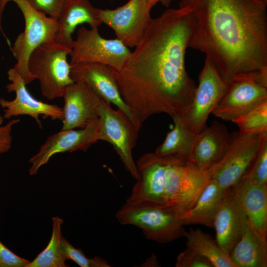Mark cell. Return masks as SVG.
I'll list each match as a JSON object with an SVG mask.
<instances>
[{
	"label": "cell",
	"instance_id": "ac0fdd59",
	"mask_svg": "<svg viewBox=\"0 0 267 267\" xmlns=\"http://www.w3.org/2000/svg\"><path fill=\"white\" fill-rule=\"evenodd\" d=\"M246 219L233 187L226 189L215 216L213 228L216 230V240L229 257L240 237Z\"/></svg>",
	"mask_w": 267,
	"mask_h": 267
},
{
	"label": "cell",
	"instance_id": "836d02e7",
	"mask_svg": "<svg viewBox=\"0 0 267 267\" xmlns=\"http://www.w3.org/2000/svg\"><path fill=\"white\" fill-rule=\"evenodd\" d=\"M153 6L157 3L160 2L163 6L169 7L173 0H147Z\"/></svg>",
	"mask_w": 267,
	"mask_h": 267
},
{
	"label": "cell",
	"instance_id": "d6a6232c",
	"mask_svg": "<svg viewBox=\"0 0 267 267\" xmlns=\"http://www.w3.org/2000/svg\"><path fill=\"white\" fill-rule=\"evenodd\" d=\"M19 121L18 119H13L0 127V154L6 152L10 149L12 141V128Z\"/></svg>",
	"mask_w": 267,
	"mask_h": 267
},
{
	"label": "cell",
	"instance_id": "d6986e66",
	"mask_svg": "<svg viewBox=\"0 0 267 267\" xmlns=\"http://www.w3.org/2000/svg\"><path fill=\"white\" fill-rule=\"evenodd\" d=\"M230 138L223 124L213 121L197 134L190 160L200 169L209 170L223 157Z\"/></svg>",
	"mask_w": 267,
	"mask_h": 267
},
{
	"label": "cell",
	"instance_id": "52a82bcc",
	"mask_svg": "<svg viewBox=\"0 0 267 267\" xmlns=\"http://www.w3.org/2000/svg\"><path fill=\"white\" fill-rule=\"evenodd\" d=\"M98 140L110 143L119 156L125 169L136 180L140 175L132 150L136 145L139 130L129 117L118 108L101 99L99 106Z\"/></svg>",
	"mask_w": 267,
	"mask_h": 267
},
{
	"label": "cell",
	"instance_id": "4fadbf2b",
	"mask_svg": "<svg viewBox=\"0 0 267 267\" xmlns=\"http://www.w3.org/2000/svg\"><path fill=\"white\" fill-rule=\"evenodd\" d=\"M98 118L84 128L61 130L47 137L39 151L29 160V175H35L54 155L77 150L86 151L98 140Z\"/></svg>",
	"mask_w": 267,
	"mask_h": 267
},
{
	"label": "cell",
	"instance_id": "484cf974",
	"mask_svg": "<svg viewBox=\"0 0 267 267\" xmlns=\"http://www.w3.org/2000/svg\"><path fill=\"white\" fill-rule=\"evenodd\" d=\"M63 220L58 216L52 218V233L46 248L25 267H67L61 249Z\"/></svg>",
	"mask_w": 267,
	"mask_h": 267
},
{
	"label": "cell",
	"instance_id": "d4e9b609",
	"mask_svg": "<svg viewBox=\"0 0 267 267\" xmlns=\"http://www.w3.org/2000/svg\"><path fill=\"white\" fill-rule=\"evenodd\" d=\"M186 247L207 259L213 267H237L221 249L216 240L199 228L185 231Z\"/></svg>",
	"mask_w": 267,
	"mask_h": 267
},
{
	"label": "cell",
	"instance_id": "e575fe53",
	"mask_svg": "<svg viewBox=\"0 0 267 267\" xmlns=\"http://www.w3.org/2000/svg\"><path fill=\"white\" fill-rule=\"evenodd\" d=\"M3 121V117L0 114V127L2 125Z\"/></svg>",
	"mask_w": 267,
	"mask_h": 267
},
{
	"label": "cell",
	"instance_id": "f546056e",
	"mask_svg": "<svg viewBox=\"0 0 267 267\" xmlns=\"http://www.w3.org/2000/svg\"><path fill=\"white\" fill-rule=\"evenodd\" d=\"M176 267H213L207 259L187 247L177 256Z\"/></svg>",
	"mask_w": 267,
	"mask_h": 267
},
{
	"label": "cell",
	"instance_id": "7402d4cb",
	"mask_svg": "<svg viewBox=\"0 0 267 267\" xmlns=\"http://www.w3.org/2000/svg\"><path fill=\"white\" fill-rule=\"evenodd\" d=\"M233 187L251 225L267 237V184H250L239 181Z\"/></svg>",
	"mask_w": 267,
	"mask_h": 267
},
{
	"label": "cell",
	"instance_id": "e0dca14e",
	"mask_svg": "<svg viewBox=\"0 0 267 267\" xmlns=\"http://www.w3.org/2000/svg\"><path fill=\"white\" fill-rule=\"evenodd\" d=\"M61 130L84 128L98 118L101 98L86 84L74 82L64 89Z\"/></svg>",
	"mask_w": 267,
	"mask_h": 267
},
{
	"label": "cell",
	"instance_id": "6da1fadb",
	"mask_svg": "<svg viewBox=\"0 0 267 267\" xmlns=\"http://www.w3.org/2000/svg\"><path fill=\"white\" fill-rule=\"evenodd\" d=\"M195 21L187 7L166 10L152 18L122 69L112 68L139 130L151 116L164 113L173 119L191 103L196 86L185 58Z\"/></svg>",
	"mask_w": 267,
	"mask_h": 267
},
{
	"label": "cell",
	"instance_id": "7c38bea8",
	"mask_svg": "<svg viewBox=\"0 0 267 267\" xmlns=\"http://www.w3.org/2000/svg\"><path fill=\"white\" fill-rule=\"evenodd\" d=\"M11 82L6 87L8 92H14L15 97L12 100L0 98V106L3 109V118L10 119L20 115H28L34 118L40 128H42L39 116L50 118L53 120H62V108L55 104L47 103L36 99L28 91L26 84L18 72L13 67L7 72Z\"/></svg>",
	"mask_w": 267,
	"mask_h": 267
},
{
	"label": "cell",
	"instance_id": "277c9868",
	"mask_svg": "<svg viewBox=\"0 0 267 267\" xmlns=\"http://www.w3.org/2000/svg\"><path fill=\"white\" fill-rule=\"evenodd\" d=\"M115 216L121 224L141 228L146 239L158 243L174 241L184 236L185 232L182 221L166 206L127 200Z\"/></svg>",
	"mask_w": 267,
	"mask_h": 267
},
{
	"label": "cell",
	"instance_id": "1f68e13d",
	"mask_svg": "<svg viewBox=\"0 0 267 267\" xmlns=\"http://www.w3.org/2000/svg\"><path fill=\"white\" fill-rule=\"evenodd\" d=\"M29 262L15 255L0 241V267H25Z\"/></svg>",
	"mask_w": 267,
	"mask_h": 267
},
{
	"label": "cell",
	"instance_id": "f1b7e54d",
	"mask_svg": "<svg viewBox=\"0 0 267 267\" xmlns=\"http://www.w3.org/2000/svg\"><path fill=\"white\" fill-rule=\"evenodd\" d=\"M239 181L250 184H267V142Z\"/></svg>",
	"mask_w": 267,
	"mask_h": 267
},
{
	"label": "cell",
	"instance_id": "7a4b0ae2",
	"mask_svg": "<svg viewBox=\"0 0 267 267\" xmlns=\"http://www.w3.org/2000/svg\"><path fill=\"white\" fill-rule=\"evenodd\" d=\"M267 3L261 0H181L195 18L188 48L197 50L229 85L250 78L267 86Z\"/></svg>",
	"mask_w": 267,
	"mask_h": 267
},
{
	"label": "cell",
	"instance_id": "d590c367",
	"mask_svg": "<svg viewBox=\"0 0 267 267\" xmlns=\"http://www.w3.org/2000/svg\"><path fill=\"white\" fill-rule=\"evenodd\" d=\"M262 0L263 1L265 2V3H267V0Z\"/></svg>",
	"mask_w": 267,
	"mask_h": 267
},
{
	"label": "cell",
	"instance_id": "ffe728a7",
	"mask_svg": "<svg viewBox=\"0 0 267 267\" xmlns=\"http://www.w3.org/2000/svg\"><path fill=\"white\" fill-rule=\"evenodd\" d=\"M98 9L89 0H67L57 19L55 41L71 46L72 35L78 25L87 23L91 28H98L102 24L98 16Z\"/></svg>",
	"mask_w": 267,
	"mask_h": 267
},
{
	"label": "cell",
	"instance_id": "4316f807",
	"mask_svg": "<svg viewBox=\"0 0 267 267\" xmlns=\"http://www.w3.org/2000/svg\"><path fill=\"white\" fill-rule=\"evenodd\" d=\"M232 122L239 131L247 134L267 133V101L235 119Z\"/></svg>",
	"mask_w": 267,
	"mask_h": 267
},
{
	"label": "cell",
	"instance_id": "2e32d148",
	"mask_svg": "<svg viewBox=\"0 0 267 267\" xmlns=\"http://www.w3.org/2000/svg\"><path fill=\"white\" fill-rule=\"evenodd\" d=\"M71 77L74 82L86 84L109 104L116 105L136 126L133 113L122 97L111 67L96 63L75 64L71 65Z\"/></svg>",
	"mask_w": 267,
	"mask_h": 267
},
{
	"label": "cell",
	"instance_id": "8992f818",
	"mask_svg": "<svg viewBox=\"0 0 267 267\" xmlns=\"http://www.w3.org/2000/svg\"><path fill=\"white\" fill-rule=\"evenodd\" d=\"M212 173L211 169L202 170L190 160L171 158L166 168L165 206L172 208L182 222L211 178Z\"/></svg>",
	"mask_w": 267,
	"mask_h": 267
},
{
	"label": "cell",
	"instance_id": "8fae6325",
	"mask_svg": "<svg viewBox=\"0 0 267 267\" xmlns=\"http://www.w3.org/2000/svg\"><path fill=\"white\" fill-rule=\"evenodd\" d=\"M153 6L147 0H129L115 9H98V16L126 46L135 47L143 39L152 18Z\"/></svg>",
	"mask_w": 267,
	"mask_h": 267
},
{
	"label": "cell",
	"instance_id": "5bb4252c",
	"mask_svg": "<svg viewBox=\"0 0 267 267\" xmlns=\"http://www.w3.org/2000/svg\"><path fill=\"white\" fill-rule=\"evenodd\" d=\"M265 101L267 86L252 78H237L229 83L227 91L212 113L223 120L232 122Z\"/></svg>",
	"mask_w": 267,
	"mask_h": 267
},
{
	"label": "cell",
	"instance_id": "9c48e42d",
	"mask_svg": "<svg viewBox=\"0 0 267 267\" xmlns=\"http://www.w3.org/2000/svg\"><path fill=\"white\" fill-rule=\"evenodd\" d=\"M131 51L118 39H106L98 32V28L81 27L73 40L70 54V65L83 63L104 64L119 71Z\"/></svg>",
	"mask_w": 267,
	"mask_h": 267
},
{
	"label": "cell",
	"instance_id": "83f0119b",
	"mask_svg": "<svg viewBox=\"0 0 267 267\" xmlns=\"http://www.w3.org/2000/svg\"><path fill=\"white\" fill-rule=\"evenodd\" d=\"M61 249L62 256L66 261L72 260L81 267H110L107 261L101 257L88 258L81 249L74 247L63 236L61 240Z\"/></svg>",
	"mask_w": 267,
	"mask_h": 267
},
{
	"label": "cell",
	"instance_id": "ba28073f",
	"mask_svg": "<svg viewBox=\"0 0 267 267\" xmlns=\"http://www.w3.org/2000/svg\"><path fill=\"white\" fill-rule=\"evenodd\" d=\"M267 142V133L255 134L231 133L226 151L222 160L212 168V178L224 189L235 185L247 172Z\"/></svg>",
	"mask_w": 267,
	"mask_h": 267
},
{
	"label": "cell",
	"instance_id": "30bf717a",
	"mask_svg": "<svg viewBox=\"0 0 267 267\" xmlns=\"http://www.w3.org/2000/svg\"><path fill=\"white\" fill-rule=\"evenodd\" d=\"M193 99L180 117L188 130L198 134L207 126L209 115L227 90L228 84L213 64L205 58Z\"/></svg>",
	"mask_w": 267,
	"mask_h": 267
},
{
	"label": "cell",
	"instance_id": "9a60e30c",
	"mask_svg": "<svg viewBox=\"0 0 267 267\" xmlns=\"http://www.w3.org/2000/svg\"><path fill=\"white\" fill-rule=\"evenodd\" d=\"M171 157L146 153L136 161L140 179L132 189L129 201H143L166 205V168Z\"/></svg>",
	"mask_w": 267,
	"mask_h": 267
},
{
	"label": "cell",
	"instance_id": "cb8c5ba5",
	"mask_svg": "<svg viewBox=\"0 0 267 267\" xmlns=\"http://www.w3.org/2000/svg\"><path fill=\"white\" fill-rule=\"evenodd\" d=\"M174 127L156 149L159 156L190 160L197 134L192 133L180 116L173 118Z\"/></svg>",
	"mask_w": 267,
	"mask_h": 267
},
{
	"label": "cell",
	"instance_id": "603a6c76",
	"mask_svg": "<svg viewBox=\"0 0 267 267\" xmlns=\"http://www.w3.org/2000/svg\"><path fill=\"white\" fill-rule=\"evenodd\" d=\"M226 189L211 178L192 208L182 220L184 224L213 227L214 220Z\"/></svg>",
	"mask_w": 267,
	"mask_h": 267
},
{
	"label": "cell",
	"instance_id": "3957f363",
	"mask_svg": "<svg viewBox=\"0 0 267 267\" xmlns=\"http://www.w3.org/2000/svg\"><path fill=\"white\" fill-rule=\"evenodd\" d=\"M14 2L21 11L25 23L24 30L15 40L10 49L17 62L13 68L26 84L36 79L29 72L28 60L32 51L39 45L55 41L58 28L57 20L35 9L27 0H0V30L3 35L1 20L6 4Z\"/></svg>",
	"mask_w": 267,
	"mask_h": 267
},
{
	"label": "cell",
	"instance_id": "4dcf8cb0",
	"mask_svg": "<svg viewBox=\"0 0 267 267\" xmlns=\"http://www.w3.org/2000/svg\"><path fill=\"white\" fill-rule=\"evenodd\" d=\"M36 10L57 20L67 0H27Z\"/></svg>",
	"mask_w": 267,
	"mask_h": 267
},
{
	"label": "cell",
	"instance_id": "5b68a950",
	"mask_svg": "<svg viewBox=\"0 0 267 267\" xmlns=\"http://www.w3.org/2000/svg\"><path fill=\"white\" fill-rule=\"evenodd\" d=\"M71 46L53 41L42 44L30 55L28 67L40 84L42 94L48 100L61 97L65 88L74 82L68 56Z\"/></svg>",
	"mask_w": 267,
	"mask_h": 267
},
{
	"label": "cell",
	"instance_id": "44dd1931",
	"mask_svg": "<svg viewBox=\"0 0 267 267\" xmlns=\"http://www.w3.org/2000/svg\"><path fill=\"white\" fill-rule=\"evenodd\" d=\"M266 238L251 225L247 218L229 258L237 267H267Z\"/></svg>",
	"mask_w": 267,
	"mask_h": 267
}]
</instances>
